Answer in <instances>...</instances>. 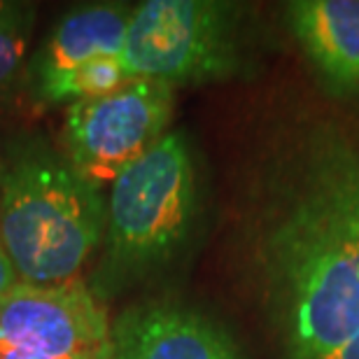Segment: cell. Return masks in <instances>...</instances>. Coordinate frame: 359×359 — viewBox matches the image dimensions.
I'll return each instance as SVG.
<instances>
[{"mask_svg":"<svg viewBox=\"0 0 359 359\" xmlns=\"http://www.w3.org/2000/svg\"><path fill=\"white\" fill-rule=\"evenodd\" d=\"M131 12L128 5L96 3L63 14L28 63L31 91L98 56H119Z\"/></svg>","mask_w":359,"mask_h":359,"instance_id":"9c48e42d","label":"cell"},{"mask_svg":"<svg viewBox=\"0 0 359 359\" xmlns=\"http://www.w3.org/2000/svg\"><path fill=\"white\" fill-rule=\"evenodd\" d=\"M110 350L105 353H93V355H80V357H24V355H0V359H110Z\"/></svg>","mask_w":359,"mask_h":359,"instance_id":"4fadbf2b","label":"cell"},{"mask_svg":"<svg viewBox=\"0 0 359 359\" xmlns=\"http://www.w3.org/2000/svg\"><path fill=\"white\" fill-rule=\"evenodd\" d=\"M334 359H359V334Z\"/></svg>","mask_w":359,"mask_h":359,"instance_id":"5bb4252c","label":"cell"},{"mask_svg":"<svg viewBox=\"0 0 359 359\" xmlns=\"http://www.w3.org/2000/svg\"><path fill=\"white\" fill-rule=\"evenodd\" d=\"M119 56L138 80H224L241 66V10L219 0H145L133 7Z\"/></svg>","mask_w":359,"mask_h":359,"instance_id":"277c9868","label":"cell"},{"mask_svg":"<svg viewBox=\"0 0 359 359\" xmlns=\"http://www.w3.org/2000/svg\"><path fill=\"white\" fill-rule=\"evenodd\" d=\"M105 236L103 189L61 147L17 138L0 159V243L19 280L35 285L80 278Z\"/></svg>","mask_w":359,"mask_h":359,"instance_id":"7a4b0ae2","label":"cell"},{"mask_svg":"<svg viewBox=\"0 0 359 359\" xmlns=\"http://www.w3.org/2000/svg\"><path fill=\"white\" fill-rule=\"evenodd\" d=\"M133 80L128 77L121 56H98L75 70L59 75L56 80L45 84L33 93L35 103L40 105H59V103H80V100L98 98L105 93H112L121 84Z\"/></svg>","mask_w":359,"mask_h":359,"instance_id":"30bf717a","label":"cell"},{"mask_svg":"<svg viewBox=\"0 0 359 359\" xmlns=\"http://www.w3.org/2000/svg\"><path fill=\"white\" fill-rule=\"evenodd\" d=\"M35 24V10L26 3L0 0V98L19 80Z\"/></svg>","mask_w":359,"mask_h":359,"instance_id":"8fae6325","label":"cell"},{"mask_svg":"<svg viewBox=\"0 0 359 359\" xmlns=\"http://www.w3.org/2000/svg\"><path fill=\"white\" fill-rule=\"evenodd\" d=\"M175 87L156 80H128L105 96L68 105L61 152L103 189L168 133Z\"/></svg>","mask_w":359,"mask_h":359,"instance_id":"5b68a950","label":"cell"},{"mask_svg":"<svg viewBox=\"0 0 359 359\" xmlns=\"http://www.w3.org/2000/svg\"><path fill=\"white\" fill-rule=\"evenodd\" d=\"M112 348V322L82 278L35 285L19 280L0 299V355L80 357Z\"/></svg>","mask_w":359,"mask_h":359,"instance_id":"8992f818","label":"cell"},{"mask_svg":"<svg viewBox=\"0 0 359 359\" xmlns=\"http://www.w3.org/2000/svg\"><path fill=\"white\" fill-rule=\"evenodd\" d=\"M198 217V177L184 133L168 131L126 166L105 198L103 259L93 292L166 266L187 245Z\"/></svg>","mask_w":359,"mask_h":359,"instance_id":"3957f363","label":"cell"},{"mask_svg":"<svg viewBox=\"0 0 359 359\" xmlns=\"http://www.w3.org/2000/svg\"><path fill=\"white\" fill-rule=\"evenodd\" d=\"M287 359H334L359 334V149L315 147L262 243Z\"/></svg>","mask_w":359,"mask_h":359,"instance_id":"6da1fadb","label":"cell"},{"mask_svg":"<svg viewBox=\"0 0 359 359\" xmlns=\"http://www.w3.org/2000/svg\"><path fill=\"white\" fill-rule=\"evenodd\" d=\"M110 359H243L208 315L177 304L128 308L112 322Z\"/></svg>","mask_w":359,"mask_h":359,"instance_id":"52a82bcc","label":"cell"},{"mask_svg":"<svg viewBox=\"0 0 359 359\" xmlns=\"http://www.w3.org/2000/svg\"><path fill=\"white\" fill-rule=\"evenodd\" d=\"M287 21L320 80L336 93H359V0H297Z\"/></svg>","mask_w":359,"mask_h":359,"instance_id":"ba28073f","label":"cell"},{"mask_svg":"<svg viewBox=\"0 0 359 359\" xmlns=\"http://www.w3.org/2000/svg\"><path fill=\"white\" fill-rule=\"evenodd\" d=\"M17 283H19L17 269H14L12 259L7 257L5 248H3V243H0V299H3L5 294L10 292Z\"/></svg>","mask_w":359,"mask_h":359,"instance_id":"7c38bea8","label":"cell"}]
</instances>
